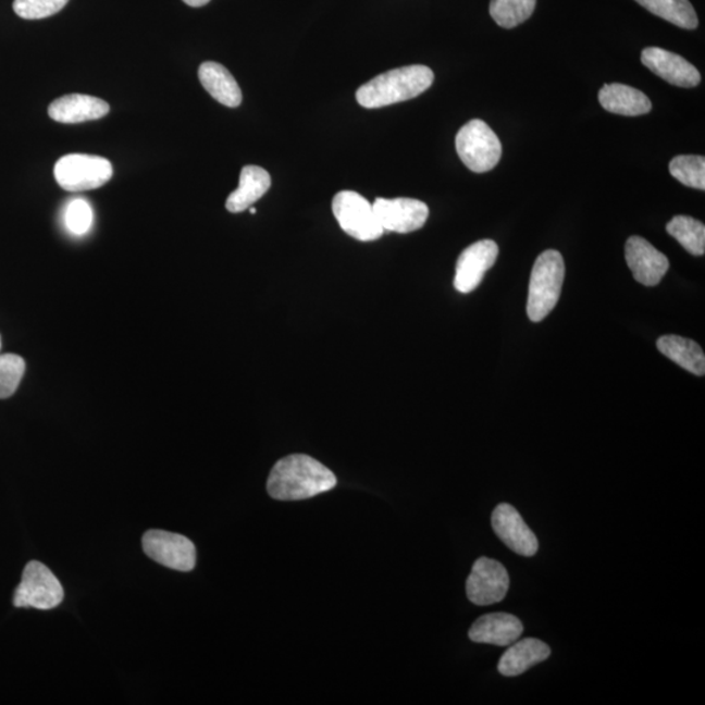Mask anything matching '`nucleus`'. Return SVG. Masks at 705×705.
<instances>
[{
	"mask_svg": "<svg viewBox=\"0 0 705 705\" xmlns=\"http://www.w3.org/2000/svg\"><path fill=\"white\" fill-rule=\"evenodd\" d=\"M626 261L638 283L656 286L669 271V259L648 240L633 235L626 242Z\"/></svg>",
	"mask_w": 705,
	"mask_h": 705,
	"instance_id": "ddd939ff",
	"label": "nucleus"
},
{
	"mask_svg": "<svg viewBox=\"0 0 705 705\" xmlns=\"http://www.w3.org/2000/svg\"><path fill=\"white\" fill-rule=\"evenodd\" d=\"M552 655L551 646L542 640L528 638L518 643H512L503 653L499 659L498 670L505 677H518L531 669L532 666L544 663Z\"/></svg>",
	"mask_w": 705,
	"mask_h": 705,
	"instance_id": "f3484780",
	"label": "nucleus"
},
{
	"mask_svg": "<svg viewBox=\"0 0 705 705\" xmlns=\"http://www.w3.org/2000/svg\"><path fill=\"white\" fill-rule=\"evenodd\" d=\"M645 10L683 29H696L698 20L689 0H635Z\"/></svg>",
	"mask_w": 705,
	"mask_h": 705,
	"instance_id": "4be33fe9",
	"label": "nucleus"
},
{
	"mask_svg": "<svg viewBox=\"0 0 705 705\" xmlns=\"http://www.w3.org/2000/svg\"><path fill=\"white\" fill-rule=\"evenodd\" d=\"M535 3L537 0H492L488 11L502 28L512 29L532 16Z\"/></svg>",
	"mask_w": 705,
	"mask_h": 705,
	"instance_id": "b1692460",
	"label": "nucleus"
},
{
	"mask_svg": "<svg viewBox=\"0 0 705 705\" xmlns=\"http://www.w3.org/2000/svg\"><path fill=\"white\" fill-rule=\"evenodd\" d=\"M456 150L463 165L474 173H486L498 165L502 143L488 124L473 120L456 135Z\"/></svg>",
	"mask_w": 705,
	"mask_h": 705,
	"instance_id": "20e7f679",
	"label": "nucleus"
},
{
	"mask_svg": "<svg viewBox=\"0 0 705 705\" xmlns=\"http://www.w3.org/2000/svg\"><path fill=\"white\" fill-rule=\"evenodd\" d=\"M666 232L681 244L685 251L695 257H703L705 252V226L703 222L690 215H676L666 225Z\"/></svg>",
	"mask_w": 705,
	"mask_h": 705,
	"instance_id": "5701e85b",
	"label": "nucleus"
},
{
	"mask_svg": "<svg viewBox=\"0 0 705 705\" xmlns=\"http://www.w3.org/2000/svg\"><path fill=\"white\" fill-rule=\"evenodd\" d=\"M64 591L55 574L41 561L32 560L25 566L22 583L17 586L13 604L16 607L54 609L62 604Z\"/></svg>",
	"mask_w": 705,
	"mask_h": 705,
	"instance_id": "0eeeda50",
	"label": "nucleus"
},
{
	"mask_svg": "<svg viewBox=\"0 0 705 705\" xmlns=\"http://www.w3.org/2000/svg\"><path fill=\"white\" fill-rule=\"evenodd\" d=\"M509 588V574L498 560L482 557L474 561L467 580V596L477 606L502 603Z\"/></svg>",
	"mask_w": 705,
	"mask_h": 705,
	"instance_id": "1a4fd4ad",
	"label": "nucleus"
},
{
	"mask_svg": "<svg viewBox=\"0 0 705 705\" xmlns=\"http://www.w3.org/2000/svg\"><path fill=\"white\" fill-rule=\"evenodd\" d=\"M336 485L332 470L311 456L296 454L274 463L267 492L276 500H304L330 492Z\"/></svg>",
	"mask_w": 705,
	"mask_h": 705,
	"instance_id": "f257e3e1",
	"label": "nucleus"
},
{
	"mask_svg": "<svg viewBox=\"0 0 705 705\" xmlns=\"http://www.w3.org/2000/svg\"><path fill=\"white\" fill-rule=\"evenodd\" d=\"M642 63L646 69L676 87L694 88L701 84V72L695 65L675 52L646 48L642 51Z\"/></svg>",
	"mask_w": 705,
	"mask_h": 705,
	"instance_id": "4468645a",
	"label": "nucleus"
},
{
	"mask_svg": "<svg viewBox=\"0 0 705 705\" xmlns=\"http://www.w3.org/2000/svg\"><path fill=\"white\" fill-rule=\"evenodd\" d=\"M434 83V72L426 65H407L371 78L357 90V101L364 109H379L409 101Z\"/></svg>",
	"mask_w": 705,
	"mask_h": 705,
	"instance_id": "f03ea898",
	"label": "nucleus"
},
{
	"mask_svg": "<svg viewBox=\"0 0 705 705\" xmlns=\"http://www.w3.org/2000/svg\"><path fill=\"white\" fill-rule=\"evenodd\" d=\"M110 107L101 98L87 95H67L57 98L49 107L52 121L76 124L101 120L109 114Z\"/></svg>",
	"mask_w": 705,
	"mask_h": 705,
	"instance_id": "dca6fc26",
	"label": "nucleus"
},
{
	"mask_svg": "<svg viewBox=\"0 0 705 705\" xmlns=\"http://www.w3.org/2000/svg\"><path fill=\"white\" fill-rule=\"evenodd\" d=\"M0 349H2V337H0Z\"/></svg>",
	"mask_w": 705,
	"mask_h": 705,
	"instance_id": "7c9ffc66",
	"label": "nucleus"
},
{
	"mask_svg": "<svg viewBox=\"0 0 705 705\" xmlns=\"http://www.w3.org/2000/svg\"><path fill=\"white\" fill-rule=\"evenodd\" d=\"M189 7H202L211 2V0H183Z\"/></svg>",
	"mask_w": 705,
	"mask_h": 705,
	"instance_id": "c85d7f7f",
	"label": "nucleus"
},
{
	"mask_svg": "<svg viewBox=\"0 0 705 705\" xmlns=\"http://www.w3.org/2000/svg\"><path fill=\"white\" fill-rule=\"evenodd\" d=\"M332 211L339 227L350 237L362 242L376 240L384 231L376 219L374 208L368 199L355 191L336 194Z\"/></svg>",
	"mask_w": 705,
	"mask_h": 705,
	"instance_id": "423d86ee",
	"label": "nucleus"
},
{
	"mask_svg": "<svg viewBox=\"0 0 705 705\" xmlns=\"http://www.w3.org/2000/svg\"><path fill=\"white\" fill-rule=\"evenodd\" d=\"M499 247L492 239L470 245L460 253L456 263L455 289L462 294L473 292L482 283L485 273L498 259Z\"/></svg>",
	"mask_w": 705,
	"mask_h": 705,
	"instance_id": "9b49d317",
	"label": "nucleus"
},
{
	"mask_svg": "<svg viewBox=\"0 0 705 705\" xmlns=\"http://www.w3.org/2000/svg\"><path fill=\"white\" fill-rule=\"evenodd\" d=\"M524 632V626L518 617L507 613L486 614L470 627L469 639L474 643L508 646Z\"/></svg>",
	"mask_w": 705,
	"mask_h": 705,
	"instance_id": "2eb2a0df",
	"label": "nucleus"
},
{
	"mask_svg": "<svg viewBox=\"0 0 705 705\" xmlns=\"http://www.w3.org/2000/svg\"><path fill=\"white\" fill-rule=\"evenodd\" d=\"M248 209H250V213H251V214L257 213V208L250 207V208H248Z\"/></svg>",
	"mask_w": 705,
	"mask_h": 705,
	"instance_id": "c756f323",
	"label": "nucleus"
},
{
	"mask_svg": "<svg viewBox=\"0 0 705 705\" xmlns=\"http://www.w3.org/2000/svg\"><path fill=\"white\" fill-rule=\"evenodd\" d=\"M271 175L265 169L255 165H247L242 169L239 186L228 195L226 209L232 213H240L252 207L255 202L263 198L271 188Z\"/></svg>",
	"mask_w": 705,
	"mask_h": 705,
	"instance_id": "6ab92c4d",
	"label": "nucleus"
},
{
	"mask_svg": "<svg viewBox=\"0 0 705 705\" xmlns=\"http://www.w3.org/2000/svg\"><path fill=\"white\" fill-rule=\"evenodd\" d=\"M565 274V260L557 250L542 252L535 260L527 304L528 317L532 322H541L557 306Z\"/></svg>",
	"mask_w": 705,
	"mask_h": 705,
	"instance_id": "7ed1b4c3",
	"label": "nucleus"
},
{
	"mask_svg": "<svg viewBox=\"0 0 705 705\" xmlns=\"http://www.w3.org/2000/svg\"><path fill=\"white\" fill-rule=\"evenodd\" d=\"M669 172L675 178L696 189H705V159L703 156L682 154L672 159Z\"/></svg>",
	"mask_w": 705,
	"mask_h": 705,
	"instance_id": "393cba45",
	"label": "nucleus"
},
{
	"mask_svg": "<svg viewBox=\"0 0 705 705\" xmlns=\"http://www.w3.org/2000/svg\"><path fill=\"white\" fill-rule=\"evenodd\" d=\"M492 525L498 537L522 557H533L539 552V540L532 529L525 524L521 515L508 503H500L492 515Z\"/></svg>",
	"mask_w": 705,
	"mask_h": 705,
	"instance_id": "f8f14e48",
	"label": "nucleus"
},
{
	"mask_svg": "<svg viewBox=\"0 0 705 705\" xmlns=\"http://www.w3.org/2000/svg\"><path fill=\"white\" fill-rule=\"evenodd\" d=\"M26 364L23 357L7 352L0 355V400L15 395L23 381Z\"/></svg>",
	"mask_w": 705,
	"mask_h": 705,
	"instance_id": "a878e982",
	"label": "nucleus"
},
{
	"mask_svg": "<svg viewBox=\"0 0 705 705\" xmlns=\"http://www.w3.org/2000/svg\"><path fill=\"white\" fill-rule=\"evenodd\" d=\"M372 208L384 232L407 234L420 231L429 219V207L417 199L378 198Z\"/></svg>",
	"mask_w": 705,
	"mask_h": 705,
	"instance_id": "9d476101",
	"label": "nucleus"
},
{
	"mask_svg": "<svg viewBox=\"0 0 705 705\" xmlns=\"http://www.w3.org/2000/svg\"><path fill=\"white\" fill-rule=\"evenodd\" d=\"M70 0H15L13 11L25 20H39L55 15Z\"/></svg>",
	"mask_w": 705,
	"mask_h": 705,
	"instance_id": "bb28decb",
	"label": "nucleus"
},
{
	"mask_svg": "<svg viewBox=\"0 0 705 705\" xmlns=\"http://www.w3.org/2000/svg\"><path fill=\"white\" fill-rule=\"evenodd\" d=\"M601 107L609 113L638 116L648 114L652 103L642 90L624 84H606L598 94Z\"/></svg>",
	"mask_w": 705,
	"mask_h": 705,
	"instance_id": "a211bd4d",
	"label": "nucleus"
},
{
	"mask_svg": "<svg viewBox=\"0 0 705 705\" xmlns=\"http://www.w3.org/2000/svg\"><path fill=\"white\" fill-rule=\"evenodd\" d=\"M54 175L65 191H90L113 178V165L100 156L67 154L55 163Z\"/></svg>",
	"mask_w": 705,
	"mask_h": 705,
	"instance_id": "39448f33",
	"label": "nucleus"
},
{
	"mask_svg": "<svg viewBox=\"0 0 705 705\" xmlns=\"http://www.w3.org/2000/svg\"><path fill=\"white\" fill-rule=\"evenodd\" d=\"M143 548L150 559L172 570L188 572L195 568L196 548L185 535L153 529L144 534Z\"/></svg>",
	"mask_w": 705,
	"mask_h": 705,
	"instance_id": "6e6552de",
	"label": "nucleus"
},
{
	"mask_svg": "<svg viewBox=\"0 0 705 705\" xmlns=\"http://www.w3.org/2000/svg\"><path fill=\"white\" fill-rule=\"evenodd\" d=\"M199 81L215 101L227 108H238L242 102V91L234 76L224 65L215 62H205L199 67Z\"/></svg>",
	"mask_w": 705,
	"mask_h": 705,
	"instance_id": "aec40b11",
	"label": "nucleus"
},
{
	"mask_svg": "<svg viewBox=\"0 0 705 705\" xmlns=\"http://www.w3.org/2000/svg\"><path fill=\"white\" fill-rule=\"evenodd\" d=\"M94 220V213L87 201L77 199L71 202L65 212V224L71 233L83 235L87 233Z\"/></svg>",
	"mask_w": 705,
	"mask_h": 705,
	"instance_id": "cd10ccee",
	"label": "nucleus"
},
{
	"mask_svg": "<svg viewBox=\"0 0 705 705\" xmlns=\"http://www.w3.org/2000/svg\"><path fill=\"white\" fill-rule=\"evenodd\" d=\"M657 348L684 370L696 376L705 374V356L701 345L690 338L668 335L658 338Z\"/></svg>",
	"mask_w": 705,
	"mask_h": 705,
	"instance_id": "412c9836",
	"label": "nucleus"
}]
</instances>
